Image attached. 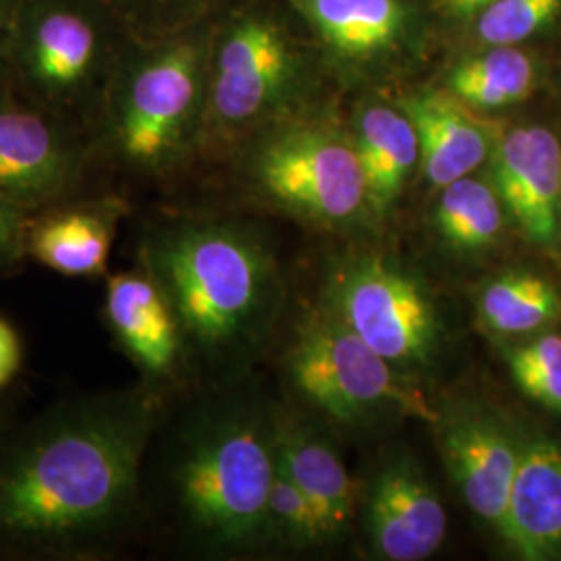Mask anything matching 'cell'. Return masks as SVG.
Instances as JSON below:
<instances>
[{"label": "cell", "mask_w": 561, "mask_h": 561, "mask_svg": "<svg viewBox=\"0 0 561 561\" xmlns=\"http://www.w3.org/2000/svg\"><path fill=\"white\" fill-rule=\"evenodd\" d=\"M157 389H111L46 408L0 443V553L88 560L138 520Z\"/></svg>", "instance_id": "cell-1"}, {"label": "cell", "mask_w": 561, "mask_h": 561, "mask_svg": "<svg viewBox=\"0 0 561 561\" xmlns=\"http://www.w3.org/2000/svg\"><path fill=\"white\" fill-rule=\"evenodd\" d=\"M140 266L180 324L185 360L233 377L254 358L277 310L279 273L261 236L231 219L148 225Z\"/></svg>", "instance_id": "cell-2"}, {"label": "cell", "mask_w": 561, "mask_h": 561, "mask_svg": "<svg viewBox=\"0 0 561 561\" xmlns=\"http://www.w3.org/2000/svg\"><path fill=\"white\" fill-rule=\"evenodd\" d=\"M175 437L167 489L190 537L215 553L271 539L275 424L259 408L227 400L194 414Z\"/></svg>", "instance_id": "cell-3"}, {"label": "cell", "mask_w": 561, "mask_h": 561, "mask_svg": "<svg viewBox=\"0 0 561 561\" xmlns=\"http://www.w3.org/2000/svg\"><path fill=\"white\" fill-rule=\"evenodd\" d=\"M210 42L201 34L125 48L102 96V148L134 175L169 171L206 115Z\"/></svg>", "instance_id": "cell-4"}, {"label": "cell", "mask_w": 561, "mask_h": 561, "mask_svg": "<svg viewBox=\"0 0 561 561\" xmlns=\"http://www.w3.org/2000/svg\"><path fill=\"white\" fill-rule=\"evenodd\" d=\"M121 23L102 0H20L9 44V83L62 117L101 108L125 53Z\"/></svg>", "instance_id": "cell-5"}, {"label": "cell", "mask_w": 561, "mask_h": 561, "mask_svg": "<svg viewBox=\"0 0 561 561\" xmlns=\"http://www.w3.org/2000/svg\"><path fill=\"white\" fill-rule=\"evenodd\" d=\"M287 373L306 400L343 424L389 416L437 419V410L408 375L331 310L301 324L287 354Z\"/></svg>", "instance_id": "cell-6"}, {"label": "cell", "mask_w": 561, "mask_h": 561, "mask_svg": "<svg viewBox=\"0 0 561 561\" xmlns=\"http://www.w3.org/2000/svg\"><path fill=\"white\" fill-rule=\"evenodd\" d=\"M259 192L321 227H345L370 208L354 138L329 123H291L264 134L245 157Z\"/></svg>", "instance_id": "cell-7"}, {"label": "cell", "mask_w": 561, "mask_h": 561, "mask_svg": "<svg viewBox=\"0 0 561 561\" xmlns=\"http://www.w3.org/2000/svg\"><path fill=\"white\" fill-rule=\"evenodd\" d=\"M298 71V50L279 21L259 9L241 11L208 50L204 125L227 138L259 127L291 101Z\"/></svg>", "instance_id": "cell-8"}, {"label": "cell", "mask_w": 561, "mask_h": 561, "mask_svg": "<svg viewBox=\"0 0 561 561\" xmlns=\"http://www.w3.org/2000/svg\"><path fill=\"white\" fill-rule=\"evenodd\" d=\"M331 312L400 370L437 358L443 324L421 280L381 254L341 262L329 280Z\"/></svg>", "instance_id": "cell-9"}, {"label": "cell", "mask_w": 561, "mask_h": 561, "mask_svg": "<svg viewBox=\"0 0 561 561\" xmlns=\"http://www.w3.org/2000/svg\"><path fill=\"white\" fill-rule=\"evenodd\" d=\"M85 150L62 117L0 88V196L27 213L65 198L83 171Z\"/></svg>", "instance_id": "cell-10"}, {"label": "cell", "mask_w": 561, "mask_h": 561, "mask_svg": "<svg viewBox=\"0 0 561 561\" xmlns=\"http://www.w3.org/2000/svg\"><path fill=\"white\" fill-rule=\"evenodd\" d=\"M435 424L443 461L463 502L482 522L502 533L520 461V431L497 412L470 401L437 412Z\"/></svg>", "instance_id": "cell-11"}, {"label": "cell", "mask_w": 561, "mask_h": 561, "mask_svg": "<svg viewBox=\"0 0 561 561\" xmlns=\"http://www.w3.org/2000/svg\"><path fill=\"white\" fill-rule=\"evenodd\" d=\"M493 162V185L526 236L541 248L561 240V144L541 125H520L502 131Z\"/></svg>", "instance_id": "cell-12"}, {"label": "cell", "mask_w": 561, "mask_h": 561, "mask_svg": "<svg viewBox=\"0 0 561 561\" xmlns=\"http://www.w3.org/2000/svg\"><path fill=\"white\" fill-rule=\"evenodd\" d=\"M102 319L115 345L152 389L173 381L185 362L180 324L159 283L144 268L106 275Z\"/></svg>", "instance_id": "cell-13"}, {"label": "cell", "mask_w": 561, "mask_h": 561, "mask_svg": "<svg viewBox=\"0 0 561 561\" xmlns=\"http://www.w3.org/2000/svg\"><path fill=\"white\" fill-rule=\"evenodd\" d=\"M366 520L373 549L381 560H426L447 537L443 500L412 460L391 461L377 474Z\"/></svg>", "instance_id": "cell-14"}, {"label": "cell", "mask_w": 561, "mask_h": 561, "mask_svg": "<svg viewBox=\"0 0 561 561\" xmlns=\"http://www.w3.org/2000/svg\"><path fill=\"white\" fill-rule=\"evenodd\" d=\"M500 537L520 560L561 558V435L545 428L522 433L520 461Z\"/></svg>", "instance_id": "cell-15"}, {"label": "cell", "mask_w": 561, "mask_h": 561, "mask_svg": "<svg viewBox=\"0 0 561 561\" xmlns=\"http://www.w3.org/2000/svg\"><path fill=\"white\" fill-rule=\"evenodd\" d=\"M400 106L416 127L422 173L435 190L472 175L491 159L502 136L495 123L447 90L412 94Z\"/></svg>", "instance_id": "cell-16"}, {"label": "cell", "mask_w": 561, "mask_h": 561, "mask_svg": "<svg viewBox=\"0 0 561 561\" xmlns=\"http://www.w3.org/2000/svg\"><path fill=\"white\" fill-rule=\"evenodd\" d=\"M125 206L117 198L78 202L30 217L27 256L65 277L106 275Z\"/></svg>", "instance_id": "cell-17"}, {"label": "cell", "mask_w": 561, "mask_h": 561, "mask_svg": "<svg viewBox=\"0 0 561 561\" xmlns=\"http://www.w3.org/2000/svg\"><path fill=\"white\" fill-rule=\"evenodd\" d=\"M335 57L375 65L398 57L412 34L403 0H289Z\"/></svg>", "instance_id": "cell-18"}, {"label": "cell", "mask_w": 561, "mask_h": 561, "mask_svg": "<svg viewBox=\"0 0 561 561\" xmlns=\"http://www.w3.org/2000/svg\"><path fill=\"white\" fill-rule=\"evenodd\" d=\"M275 460L312 503L324 539H335L354 516V482L337 451L314 433L275 424Z\"/></svg>", "instance_id": "cell-19"}, {"label": "cell", "mask_w": 561, "mask_h": 561, "mask_svg": "<svg viewBox=\"0 0 561 561\" xmlns=\"http://www.w3.org/2000/svg\"><path fill=\"white\" fill-rule=\"evenodd\" d=\"M352 138L364 171L370 210L382 217L421 167L416 127L401 106L373 104L362 111Z\"/></svg>", "instance_id": "cell-20"}, {"label": "cell", "mask_w": 561, "mask_h": 561, "mask_svg": "<svg viewBox=\"0 0 561 561\" xmlns=\"http://www.w3.org/2000/svg\"><path fill=\"white\" fill-rule=\"evenodd\" d=\"M477 317L484 331L495 337L537 335L561 319L560 287L539 271H505L482 285Z\"/></svg>", "instance_id": "cell-21"}, {"label": "cell", "mask_w": 561, "mask_h": 561, "mask_svg": "<svg viewBox=\"0 0 561 561\" xmlns=\"http://www.w3.org/2000/svg\"><path fill=\"white\" fill-rule=\"evenodd\" d=\"M537 85V65L518 46H491L458 62L445 90L474 111H500L524 102Z\"/></svg>", "instance_id": "cell-22"}, {"label": "cell", "mask_w": 561, "mask_h": 561, "mask_svg": "<svg viewBox=\"0 0 561 561\" xmlns=\"http://www.w3.org/2000/svg\"><path fill=\"white\" fill-rule=\"evenodd\" d=\"M507 210L493 185L474 175L439 190L435 227L442 240L458 252H484L502 240Z\"/></svg>", "instance_id": "cell-23"}, {"label": "cell", "mask_w": 561, "mask_h": 561, "mask_svg": "<svg viewBox=\"0 0 561 561\" xmlns=\"http://www.w3.org/2000/svg\"><path fill=\"white\" fill-rule=\"evenodd\" d=\"M510 375L524 396L561 414V333L547 329L503 350Z\"/></svg>", "instance_id": "cell-24"}, {"label": "cell", "mask_w": 561, "mask_h": 561, "mask_svg": "<svg viewBox=\"0 0 561 561\" xmlns=\"http://www.w3.org/2000/svg\"><path fill=\"white\" fill-rule=\"evenodd\" d=\"M561 13V0H493L472 20L477 42L518 46L545 30Z\"/></svg>", "instance_id": "cell-25"}, {"label": "cell", "mask_w": 561, "mask_h": 561, "mask_svg": "<svg viewBox=\"0 0 561 561\" xmlns=\"http://www.w3.org/2000/svg\"><path fill=\"white\" fill-rule=\"evenodd\" d=\"M268 524L271 539L279 537L296 547L327 541L312 503L308 502L300 486L291 481L279 466L275 470V479L268 495Z\"/></svg>", "instance_id": "cell-26"}, {"label": "cell", "mask_w": 561, "mask_h": 561, "mask_svg": "<svg viewBox=\"0 0 561 561\" xmlns=\"http://www.w3.org/2000/svg\"><path fill=\"white\" fill-rule=\"evenodd\" d=\"M30 217L32 213L0 196V275L15 268L27 256Z\"/></svg>", "instance_id": "cell-27"}, {"label": "cell", "mask_w": 561, "mask_h": 561, "mask_svg": "<svg viewBox=\"0 0 561 561\" xmlns=\"http://www.w3.org/2000/svg\"><path fill=\"white\" fill-rule=\"evenodd\" d=\"M115 18L123 23V27H146L157 23L171 9H178L187 0H102Z\"/></svg>", "instance_id": "cell-28"}, {"label": "cell", "mask_w": 561, "mask_h": 561, "mask_svg": "<svg viewBox=\"0 0 561 561\" xmlns=\"http://www.w3.org/2000/svg\"><path fill=\"white\" fill-rule=\"evenodd\" d=\"M23 345L18 329L0 317V391L13 381L21 370Z\"/></svg>", "instance_id": "cell-29"}, {"label": "cell", "mask_w": 561, "mask_h": 561, "mask_svg": "<svg viewBox=\"0 0 561 561\" xmlns=\"http://www.w3.org/2000/svg\"><path fill=\"white\" fill-rule=\"evenodd\" d=\"M20 0H0V88L9 83V44Z\"/></svg>", "instance_id": "cell-30"}, {"label": "cell", "mask_w": 561, "mask_h": 561, "mask_svg": "<svg viewBox=\"0 0 561 561\" xmlns=\"http://www.w3.org/2000/svg\"><path fill=\"white\" fill-rule=\"evenodd\" d=\"M493 0H435V7L449 20L472 21Z\"/></svg>", "instance_id": "cell-31"}, {"label": "cell", "mask_w": 561, "mask_h": 561, "mask_svg": "<svg viewBox=\"0 0 561 561\" xmlns=\"http://www.w3.org/2000/svg\"><path fill=\"white\" fill-rule=\"evenodd\" d=\"M4 422H7V414H4V408H2V403H0V428L4 426Z\"/></svg>", "instance_id": "cell-32"}, {"label": "cell", "mask_w": 561, "mask_h": 561, "mask_svg": "<svg viewBox=\"0 0 561 561\" xmlns=\"http://www.w3.org/2000/svg\"><path fill=\"white\" fill-rule=\"evenodd\" d=\"M560 225H561V217H560Z\"/></svg>", "instance_id": "cell-33"}]
</instances>
